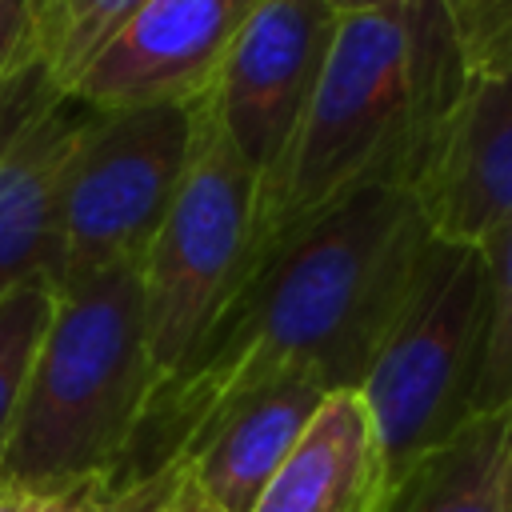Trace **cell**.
<instances>
[{
	"label": "cell",
	"instance_id": "cell-1",
	"mask_svg": "<svg viewBox=\"0 0 512 512\" xmlns=\"http://www.w3.org/2000/svg\"><path fill=\"white\" fill-rule=\"evenodd\" d=\"M428 244L432 224L412 188H364L284 236L192 356L156 380L104 496L180 460L216 408L272 380L360 392Z\"/></svg>",
	"mask_w": 512,
	"mask_h": 512
},
{
	"label": "cell",
	"instance_id": "cell-2",
	"mask_svg": "<svg viewBox=\"0 0 512 512\" xmlns=\"http://www.w3.org/2000/svg\"><path fill=\"white\" fill-rule=\"evenodd\" d=\"M464 88L468 68L436 0L344 16L308 120L260 220V260L364 188L416 192Z\"/></svg>",
	"mask_w": 512,
	"mask_h": 512
},
{
	"label": "cell",
	"instance_id": "cell-3",
	"mask_svg": "<svg viewBox=\"0 0 512 512\" xmlns=\"http://www.w3.org/2000/svg\"><path fill=\"white\" fill-rule=\"evenodd\" d=\"M152 388L140 264L56 292L48 336L0 456V484L68 488L100 480L104 488Z\"/></svg>",
	"mask_w": 512,
	"mask_h": 512
},
{
	"label": "cell",
	"instance_id": "cell-4",
	"mask_svg": "<svg viewBox=\"0 0 512 512\" xmlns=\"http://www.w3.org/2000/svg\"><path fill=\"white\" fill-rule=\"evenodd\" d=\"M484 340V256L432 236L420 276L384 336L360 396L372 412L388 488L472 420Z\"/></svg>",
	"mask_w": 512,
	"mask_h": 512
},
{
	"label": "cell",
	"instance_id": "cell-5",
	"mask_svg": "<svg viewBox=\"0 0 512 512\" xmlns=\"http://www.w3.org/2000/svg\"><path fill=\"white\" fill-rule=\"evenodd\" d=\"M260 260V184L204 100L188 176L140 264L156 380L172 376Z\"/></svg>",
	"mask_w": 512,
	"mask_h": 512
},
{
	"label": "cell",
	"instance_id": "cell-6",
	"mask_svg": "<svg viewBox=\"0 0 512 512\" xmlns=\"http://www.w3.org/2000/svg\"><path fill=\"white\" fill-rule=\"evenodd\" d=\"M200 104L92 112L60 196L56 292L144 264L196 152Z\"/></svg>",
	"mask_w": 512,
	"mask_h": 512
},
{
	"label": "cell",
	"instance_id": "cell-7",
	"mask_svg": "<svg viewBox=\"0 0 512 512\" xmlns=\"http://www.w3.org/2000/svg\"><path fill=\"white\" fill-rule=\"evenodd\" d=\"M336 24L324 0H260L208 92L220 132L260 184V220L316 100Z\"/></svg>",
	"mask_w": 512,
	"mask_h": 512
},
{
	"label": "cell",
	"instance_id": "cell-8",
	"mask_svg": "<svg viewBox=\"0 0 512 512\" xmlns=\"http://www.w3.org/2000/svg\"><path fill=\"white\" fill-rule=\"evenodd\" d=\"M92 112L36 52L0 84V296L32 276L56 284L64 176Z\"/></svg>",
	"mask_w": 512,
	"mask_h": 512
},
{
	"label": "cell",
	"instance_id": "cell-9",
	"mask_svg": "<svg viewBox=\"0 0 512 512\" xmlns=\"http://www.w3.org/2000/svg\"><path fill=\"white\" fill-rule=\"evenodd\" d=\"M260 0H148L68 88L96 112L200 104Z\"/></svg>",
	"mask_w": 512,
	"mask_h": 512
},
{
	"label": "cell",
	"instance_id": "cell-10",
	"mask_svg": "<svg viewBox=\"0 0 512 512\" xmlns=\"http://www.w3.org/2000/svg\"><path fill=\"white\" fill-rule=\"evenodd\" d=\"M416 200L432 236L484 244L512 224V68L472 80L432 152Z\"/></svg>",
	"mask_w": 512,
	"mask_h": 512
},
{
	"label": "cell",
	"instance_id": "cell-11",
	"mask_svg": "<svg viewBox=\"0 0 512 512\" xmlns=\"http://www.w3.org/2000/svg\"><path fill=\"white\" fill-rule=\"evenodd\" d=\"M324 388L308 376H284L216 408L180 460L224 512H252L268 480L324 404Z\"/></svg>",
	"mask_w": 512,
	"mask_h": 512
},
{
	"label": "cell",
	"instance_id": "cell-12",
	"mask_svg": "<svg viewBox=\"0 0 512 512\" xmlns=\"http://www.w3.org/2000/svg\"><path fill=\"white\" fill-rule=\"evenodd\" d=\"M388 464L360 392H328L252 512H384Z\"/></svg>",
	"mask_w": 512,
	"mask_h": 512
},
{
	"label": "cell",
	"instance_id": "cell-13",
	"mask_svg": "<svg viewBox=\"0 0 512 512\" xmlns=\"http://www.w3.org/2000/svg\"><path fill=\"white\" fill-rule=\"evenodd\" d=\"M384 512H512V404L472 416L428 452L388 492Z\"/></svg>",
	"mask_w": 512,
	"mask_h": 512
},
{
	"label": "cell",
	"instance_id": "cell-14",
	"mask_svg": "<svg viewBox=\"0 0 512 512\" xmlns=\"http://www.w3.org/2000/svg\"><path fill=\"white\" fill-rule=\"evenodd\" d=\"M148 0H36V56L68 92L92 56L144 8Z\"/></svg>",
	"mask_w": 512,
	"mask_h": 512
},
{
	"label": "cell",
	"instance_id": "cell-15",
	"mask_svg": "<svg viewBox=\"0 0 512 512\" xmlns=\"http://www.w3.org/2000/svg\"><path fill=\"white\" fill-rule=\"evenodd\" d=\"M52 312H56V284L48 276L20 280L0 296V456L12 440Z\"/></svg>",
	"mask_w": 512,
	"mask_h": 512
},
{
	"label": "cell",
	"instance_id": "cell-16",
	"mask_svg": "<svg viewBox=\"0 0 512 512\" xmlns=\"http://www.w3.org/2000/svg\"><path fill=\"white\" fill-rule=\"evenodd\" d=\"M484 256V340L472 416L512 404V224L480 244Z\"/></svg>",
	"mask_w": 512,
	"mask_h": 512
},
{
	"label": "cell",
	"instance_id": "cell-17",
	"mask_svg": "<svg viewBox=\"0 0 512 512\" xmlns=\"http://www.w3.org/2000/svg\"><path fill=\"white\" fill-rule=\"evenodd\" d=\"M472 80L512 68V0H436Z\"/></svg>",
	"mask_w": 512,
	"mask_h": 512
},
{
	"label": "cell",
	"instance_id": "cell-18",
	"mask_svg": "<svg viewBox=\"0 0 512 512\" xmlns=\"http://www.w3.org/2000/svg\"><path fill=\"white\" fill-rule=\"evenodd\" d=\"M104 512H224L192 476L188 460H172L160 472L108 492L104 496Z\"/></svg>",
	"mask_w": 512,
	"mask_h": 512
},
{
	"label": "cell",
	"instance_id": "cell-19",
	"mask_svg": "<svg viewBox=\"0 0 512 512\" xmlns=\"http://www.w3.org/2000/svg\"><path fill=\"white\" fill-rule=\"evenodd\" d=\"M0 512H104L100 480L68 488H16L0 484Z\"/></svg>",
	"mask_w": 512,
	"mask_h": 512
},
{
	"label": "cell",
	"instance_id": "cell-20",
	"mask_svg": "<svg viewBox=\"0 0 512 512\" xmlns=\"http://www.w3.org/2000/svg\"><path fill=\"white\" fill-rule=\"evenodd\" d=\"M36 52L32 0H0V84Z\"/></svg>",
	"mask_w": 512,
	"mask_h": 512
},
{
	"label": "cell",
	"instance_id": "cell-21",
	"mask_svg": "<svg viewBox=\"0 0 512 512\" xmlns=\"http://www.w3.org/2000/svg\"><path fill=\"white\" fill-rule=\"evenodd\" d=\"M340 20L344 16H376V12H396L404 8L408 0H324Z\"/></svg>",
	"mask_w": 512,
	"mask_h": 512
},
{
	"label": "cell",
	"instance_id": "cell-22",
	"mask_svg": "<svg viewBox=\"0 0 512 512\" xmlns=\"http://www.w3.org/2000/svg\"><path fill=\"white\" fill-rule=\"evenodd\" d=\"M32 4H36V0H32Z\"/></svg>",
	"mask_w": 512,
	"mask_h": 512
}]
</instances>
